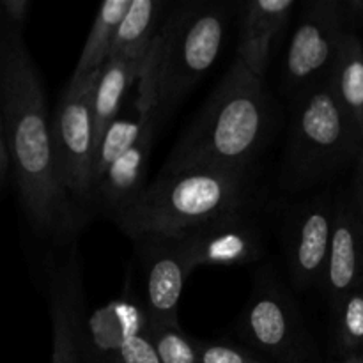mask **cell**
Returning <instances> with one entry per match:
<instances>
[{
  "mask_svg": "<svg viewBox=\"0 0 363 363\" xmlns=\"http://www.w3.org/2000/svg\"><path fill=\"white\" fill-rule=\"evenodd\" d=\"M294 6V0H255L243 6L236 59L257 77L264 78L273 39L287 25Z\"/></svg>",
  "mask_w": 363,
  "mask_h": 363,
  "instance_id": "17",
  "label": "cell"
},
{
  "mask_svg": "<svg viewBox=\"0 0 363 363\" xmlns=\"http://www.w3.org/2000/svg\"><path fill=\"white\" fill-rule=\"evenodd\" d=\"M190 273L201 266H238L255 262L264 241L250 209L230 213L199 229L177 236Z\"/></svg>",
  "mask_w": 363,
  "mask_h": 363,
  "instance_id": "11",
  "label": "cell"
},
{
  "mask_svg": "<svg viewBox=\"0 0 363 363\" xmlns=\"http://www.w3.org/2000/svg\"><path fill=\"white\" fill-rule=\"evenodd\" d=\"M165 4L160 0H131L116 30L108 59H144L162 28Z\"/></svg>",
  "mask_w": 363,
  "mask_h": 363,
  "instance_id": "20",
  "label": "cell"
},
{
  "mask_svg": "<svg viewBox=\"0 0 363 363\" xmlns=\"http://www.w3.org/2000/svg\"><path fill=\"white\" fill-rule=\"evenodd\" d=\"M248 169H183L160 172L131 204L112 216L131 240L144 234L181 236L230 213L248 209Z\"/></svg>",
  "mask_w": 363,
  "mask_h": 363,
  "instance_id": "3",
  "label": "cell"
},
{
  "mask_svg": "<svg viewBox=\"0 0 363 363\" xmlns=\"http://www.w3.org/2000/svg\"><path fill=\"white\" fill-rule=\"evenodd\" d=\"M326 82L363 140V45L357 34H344Z\"/></svg>",
  "mask_w": 363,
  "mask_h": 363,
  "instance_id": "18",
  "label": "cell"
},
{
  "mask_svg": "<svg viewBox=\"0 0 363 363\" xmlns=\"http://www.w3.org/2000/svg\"><path fill=\"white\" fill-rule=\"evenodd\" d=\"M321 286L332 307L363 289V222L350 191L333 199V225Z\"/></svg>",
  "mask_w": 363,
  "mask_h": 363,
  "instance_id": "15",
  "label": "cell"
},
{
  "mask_svg": "<svg viewBox=\"0 0 363 363\" xmlns=\"http://www.w3.org/2000/svg\"><path fill=\"white\" fill-rule=\"evenodd\" d=\"M160 363L149 319L138 305L116 300L82 326V363Z\"/></svg>",
  "mask_w": 363,
  "mask_h": 363,
  "instance_id": "10",
  "label": "cell"
},
{
  "mask_svg": "<svg viewBox=\"0 0 363 363\" xmlns=\"http://www.w3.org/2000/svg\"><path fill=\"white\" fill-rule=\"evenodd\" d=\"M358 357H360V358H362V360H363V354H358Z\"/></svg>",
  "mask_w": 363,
  "mask_h": 363,
  "instance_id": "31",
  "label": "cell"
},
{
  "mask_svg": "<svg viewBox=\"0 0 363 363\" xmlns=\"http://www.w3.org/2000/svg\"><path fill=\"white\" fill-rule=\"evenodd\" d=\"M230 7L222 2H184L174 7L158 32V117L165 119L213 67L222 52Z\"/></svg>",
  "mask_w": 363,
  "mask_h": 363,
  "instance_id": "5",
  "label": "cell"
},
{
  "mask_svg": "<svg viewBox=\"0 0 363 363\" xmlns=\"http://www.w3.org/2000/svg\"><path fill=\"white\" fill-rule=\"evenodd\" d=\"M358 38H360V41H362V45H363V23H362L360 32H358Z\"/></svg>",
  "mask_w": 363,
  "mask_h": 363,
  "instance_id": "29",
  "label": "cell"
},
{
  "mask_svg": "<svg viewBox=\"0 0 363 363\" xmlns=\"http://www.w3.org/2000/svg\"><path fill=\"white\" fill-rule=\"evenodd\" d=\"M335 344L344 360L363 354V289L353 291L332 307Z\"/></svg>",
  "mask_w": 363,
  "mask_h": 363,
  "instance_id": "22",
  "label": "cell"
},
{
  "mask_svg": "<svg viewBox=\"0 0 363 363\" xmlns=\"http://www.w3.org/2000/svg\"><path fill=\"white\" fill-rule=\"evenodd\" d=\"M158 59L160 45L156 35L137 78V92L126 105H123L96 145L92 186L105 174L110 163L131 147L145 126L158 117Z\"/></svg>",
  "mask_w": 363,
  "mask_h": 363,
  "instance_id": "14",
  "label": "cell"
},
{
  "mask_svg": "<svg viewBox=\"0 0 363 363\" xmlns=\"http://www.w3.org/2000/svg\"><path fill=\"white\" fill-rule=\"evenodd\" d=\"M138 307L151 325H179V301L190 269L177 236L144 234L133 240Z\"/></svg>",
  "mask_w": 363,
  "mask_h": 363,
  "instance_id": "8",
  "label": "cell"
},
{
  "mask_svg": "<svg viewBox=\"0 0 363 363\" xmlns=\"http://www.w3.org/2000/svg\"><path fill=\"white\" fill-rule=\"evenodd\" d=\"M201 363H264L248 351L227 342H202L197 340Z\"/></svg>",
  "mask_w": 363,
  "mask_h": 363,
  "instance_id": "24",
  "label": "cell"
},
{
  "mask_svg": "<svg viewBox=\"0 0 363 363\" xmlns=\"http://www.w3.org/2000/svg\"><path fill=\"white\" fill-rule=\"evenodd\" d=\"M48 307L52 319V363H82L84 282L77 241L50 268Z\"/></svg>",
  "mask_w": 363,
  "mask_h": 363,
  "instance_id": "13",
  "label": "cell"
},
{
  "mask_svg": "<svg viewBox=\"0 0 363 363\" xmlns=\"http://www.w3.org/2000/svg\"><path fill=\"white\" fill-rule=\"evenodd\" d=\"M269 130L264 78L234 60L197 119L177 140L162 172L183 169H250Z\"/></svg>",
  "mask_w": 363,
  "mask_h": 363,
  "instance_id": "2",
  "label": "cell"
},
{
  "mask_svg": "<svg viewBox=\"0 0 363 363\" xmlns=\"http://www.w3.org/2000/svg\"><path fill=\"white\" fill-rule=\"evenodd\" d=\"M0 20H2V2H0Z\"/></svg>",
  "mask_w": 363,
  "mask_h": 363,
  "instance_id": "30",
  "label": "cell"
},
{
  "mask_svg": "<svg viewBox=\"0 0 363 363\" xmlns=\"http://www.w3.org/2000/svg\"><path fill=\"white\" fill-rule=\"evenodd\" d=\"M344 34H347V27L340 0L305 4L284 62L286 87L298 94L326 80Z\"/></svg>",
  "mask_w": 363,
  "mask_h": 363,
  "instance_id": "7",
  "label": "cell"
},
{
  "mask_svg": "<svg viewBox=\"0 0 363 363\" xmlns=\"http://www.w3.org/2000/svg\"><path fill=\"white\" fill-rule=\"evenodd\" d=\"M0 2H2V14L6 16V20L9 23L21 25L23 27V21L27 18L30 2L28 0H0Z\"/></svg>",
  "mask_w": 363,
  "mask_h": 363,
  "instance_id": "26",
  "label": "cell"
},
{
  "mask_svg": "<svg viewBox=\"0 0 363 363\" xmlns=\"http://www.w3.org/2000/svg\"><path fill=\"white\" fill-rule=\"evenodd\" d=\"M131 0H106L99 6L71 80H82L87 74L101 69L103 64L108 60L116 30Z\"/></svg>",
  "mask_w": 363,
  "mask_h": 363,
  "instance_id": "21",
  "label": "cell"
},
{
  "mask_svg": "<svg viewBox=\"0 0 363 363\" xmlns=\"http://www.w3.org/2000/svg\"><path fill=\"white\" fill-rule=\"evenodd\" d=\"M7 170H9V155H7L6 137H4V124H2V112H0V183L6 179Z\"/></svg>",
  "mask_w": 363,
  "mask_h": 363,
  "instance_id": "27",
  "label": "cell"
},
{
  "mask_svg": "<svg viewBox=\"0 0 363 363\" xmlns=\"http://www.w3.org/2000/svg\"><path fill=\"white\" fill-rule=\"evenodd\" d=\"M241 333L250 346L280 363H300L305 328L293 300L268 273L259 275L241 318Z\"/></svg>",
  "mask_w": 363,
  "mask_h": 363,
  "instance_id": "9",
  "label": "cell"
},
{
  "mask_svg": "<svg viewBox=\"0 0 363 363\" xmlns=\"http://www.w3.org/2000/svg\"><path fill=\"white\" fill-rule=\"evenodd\" d=\"M98 71L82 80H69L52 116V137L60 179L84 218L87 208H91L94 172L96 135L91 99Z\"/></svg>",
  "mask_w": 363,
  "mask_h": 363,
  "instance_id": "6",
  "label": "cell"
},
{
  "mask_svg": "<svg viewBox=\"0 0 363 363\" xmlns=\"http://www.w3.org/2000/svg\"><path fill=\"white\" fill-rule=\"evenodd\" d=\"M0 112L9 167L28 223L43 240L73 243L85 218L60 179L45 89L21 25L9 21L0 38Z\"/></svg>",
  "mask_w": 363,
  "mask_h": 363,
  "instance_id": "1",
  "label": "cell"
},
{
  "mask_svg": "<svg viewBox=\"0 0 363 363\" xmlns=\"http://www.w3.org/2000/svg\"><path fill=\"white\" fill-rule=\"evenodd\" d=\"M342 363H363V360L360 357H353V358H347V360H344Z\"/></svg>",
  "mask_w": 363,
  "mask_h": 363,
  "instance_id": "28",
  "label": "cell"
},
{
  "mask_svg": "<svg viewBox=\"0 0 363 363\" xmlns=\"http://www.w3.org/2000/svg\"><path fill=\"white\" fill-rule=\"evenodd\" d=\"M149 333H151L160 363H201L197 340L188 337L181 325H151L149 323Z\"/></svg>",
  "mask_w": 363,
  "mask_h": 363,
  "instance_id": "23",
  "label": "cell"
},
{
  "mask_svg": "<svg viewBox=\"0 0 363 363\" xmlns=\"http://www.w3.org/2000/svg\"><path fill=\"white\" fill-rule=\"evenodd\" d=\"M333 225V197L318 195L291 211L286 225L289 277L298 289L321 284Z\"/></svg>",
  "mask_w": 363,
  "mask_h": 363,
  "instance_id": "12",
  "label": "cell"
},
{
  "mask_svg": "<svg viewBox=\"0 0 363 363\" xmlns=\"http://www.w3.org/2000/svg\"><path fill=\"white\" fill-rule=\"evenodd\" d=\"M145 57L144 59H108L96 73L91 99L96 145L108 124L123 108L124 98L140 74Z\"/></svg>",
  "mask_w": 363,
  "mask_h": 363,
  "instance_id": "19",
  "label": "cell"
},
{
  "mask_svg": "<svg viewBox=\"0 0 363 363\" xmlns=\"http://www.w3.org/2000/svg\"><path fill=\"white\" fill-rule=\"evenodd\" d=\"M362 142L328 82L303 89L291 112L280 186L303 191L325 183L357 160Z\"/></svg>",
  "mask_w": 363,
  "mask_h": 363,
  "instance_id": "4",
  "label": "cell"
},
{
  "mask_svg": "<svg viewBox=\"0 0 363 363\" xmlns=\"http://www.w3.org/2000/svg\"><path fill=\"white\" fill-rule=\"evenodd\" d=\"M160 119L156 117L152 123L145 126L140 137L135 140L131 147L121 156H117L101 177L94 183L91 194V206L99 211L106 213L112 218L113 215L133 202V199L145 188V169H147L149 152L155 142L156 128Z\"/></svg>",
  "mask_w": 363,
  "mask_h": 363,
  "instance_id": "16",
  "label": "cell"
},
{
  "mask_svg": "<svg viewBox=\"0 0 363 363\" xmlns=\"http://www.w3.org/2000/svg\"><path fill=\"white\" fill-rule=\"evenodd\" d=\"M350 194L354 206H357L358 215H360L363 222V142L360 145V151H358L357 155V160H354V179L353 188L350 190Z\"/></svg>",
  "mask_w": 363,
  "mask_h": 363,
  "instance_id": "25",
  "label": "cell"
}]
</instances>
